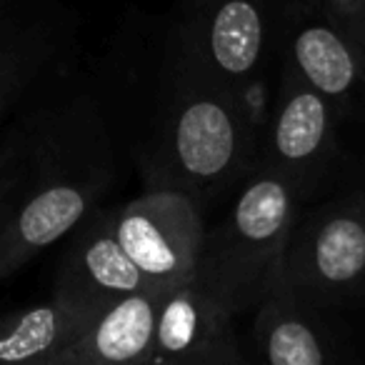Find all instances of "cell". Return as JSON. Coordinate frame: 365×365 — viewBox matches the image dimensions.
Here are the masks:
<instances>
[{
    "mask_svg": "<svg viewBox=\"0 0 365 365\" xmlns=\"http://www.w3.org/2000/svg\"><path fill=\"white\" fill-rule=\"evenodd\" d=\"M13 135L18 168L0 208V280L66 238L115 180L110 128L91 96L41 108Z\"/></svg>",
    "mask_w": 365,
    "mask_h": 365,
    "instance_id": "cell-1",
    "label": "cell"
},
{
    "mask_svg": "<svg viewBox=\"0 0 365 365\" xmlns=\"http://www.w3.org/2000/svg\"><path fill=\"white\" fill-rule=\"evenodd\" d=\"M168 71L145 185L185 193L203 208L258 168L263 120L255 101L195 73L173 53Z\"/></svg>",
    "mask_w": 365,
    "mask_h": 365,
    "instance_id": "cell-2",
    "label": "cell"
},
{
    "mask_svg": "<svg viewBox=\"0 0 365 365\" xmlns=\"http://www.w3.org/2000/svg\"><path fill=\"white\" fill-rule=\"evenodd\" d=\"M303 190L255 168L225 215L205 228L193 280L233 315L253 313L283 280V263Z\"/></svg>",
    "mask_w": 365,
    "mask_h": 365,
    "instance_id": "cell-3",
    "label": "cell"
},
{
    "mask_svg": "<svg viewBox=\"0 0 365 365\" xmlns=\"http://www.w3.org/2000/svg\"><path fill=\"white\" fill-rule=\"evenodd\" d=\"M273 33L270 0H193L173 31L170 53L200 76L255 101Z\"/></svg>",
    "mask_w": 365,
    "mask_h": 365,
    "instance_id": "cell-4",
    "label": "cell"
},
{
    "mask_svg": "<svg viewBox=\"0 0 365 365\" xmlns=\"http://www.w3.org/2000/svg\"><path fill=\"white\" fill-rule=\"evenodd\" d=\"M283 283L305 303L335 310L365 295V198L350 195L295 220Z\"/></svg>",
    "mask_w": 365,
    "mask_h": 365,
    "instance_id": "cell-5",
    "label": "cell"
},
{
    "mask_svg": "<svg viewBox=\"0 0 365 365\" xmlns=\"http://www.w3.org/2000/svg\"><path fill=\"white\" fill-rule=\"evenodd\" d=\"M203 208L170 188H145L115 208V233L148 288L170 293L190 283L205 238Z\"/></svg>",
    "mask_w": 365,
    "mask_h": 365,
    "instance_id": "cell-6",
    "label": "cell"
},
{
    "mask_svg": "<svg viewBox=\"0 0 365 365\" xmlns=\"http://www.w3.org/2000/svg\"><path fill=\"white\" fill-rule=\"evenodd\" d=\"M338 120L328 98L283 68L278 96L263 125L258 168L288 178L305 195L333 158Z\"/></svg>",
    "mask_w": 365,
    "mask_h": 365,
    "instance_id": "cell-7",
    "label": "cell"
},
{
    "mask_svg": "<svg viewBox=\"0 0 365 365\" xmlns=\"http://www.w3.org/2000/svg\"><path fill=\"white\" fill-rule=\"evenodd\" d=\"M235 315L195 280L160 298L145 365H243Z\"/></svg>",
    "mask_w": 365,
    "mask_h": 365,
    "instance_id": "cell-8",
    "label": "cell"
},
{
    "mask_svg": "<svg viewBox=\"0 0 365 365\" xmlns=\"http://www.w3.org/2000/svg\"><path fill=\"white\" fill-rule=\"evenodd\" d=\"M68 235L71 243L58 268L53 293L106 308L123 295L148 288L118 240L115 208L96 205Z\"/></svg>",
    "mask_w": 365,
    "mask_h": 365,
    "instance_id": "cell-9",
    "label": "cell"
},
{
    "mask_svg": "<svg viewBox=\"0 0 365 365\" xmlns=\"http://www.w3.org/2000/svg\"><path fill=\"white\" fill-rule=\"evenodd\" d=\"M253 345L270 365H325L343 360V343L315 308L280 285L253 310Z\"/></svg>",
    "mask_w": 365,
    "mask_h": 365,
    "instance_id": "cell-10",
    "label": "cell"
},
{
    "mask_svg": "<svg viewBox=\"0 0 365 365\" xmlns=\"http://www.w3.org/2000/svg\"><path fill=\"white\" fill-rule=\"evenodd\" d=\"M163 293L143 288L113 300L58 355L56 365H145Z\"/></svg>",
    "mask_w": 365,
    "mask_h": 365,
    "instance_id": "cell-11",
    "label": "cell"
},
{
    "mask_svg": "<svg viewBox=\"0 0 365 365\" xmlns=\"http://www.w3.org/2000/svg\"><path fill=\"white\" fill-rule=\"evenodd\" d=\"M285 68L328 98L338 115L365 81V48L333 23H300L288 41Z\"/></svg>",
    "mask_w": 365,
    "mask_h": 365,
    "instance_id": "cell-12",
    "label": "cell"
},
{
    "mask_svg": "<svg viewBox=\"0 0 365 365\" xmlns=\"http://www.w3.org/2000/svg\"><path fill=\"white\" fill-rule=\"evenodd\" d=\"M103 308L53 293L46 303L0 315V363L56 365Z\"/></svg>",
    "mask_w": 365,
    "mask_h": 365,
    "instance_id": "cell-13",
    "label": "cell"
},
{
    "mask_svg": "<svg viewBox=\"0 0 365 365\" xmlns=\"http://www.w3.org/2000/svg\"><path fill=\"white\" fill-rule=\"evenodd\" d=\"M56 53V28L28 0L0 8V123L38 83Z\"/></svg>",
    "mask_w": 365,
    "mask_h": 365,
    "instance_id": "cell-14",
    "label": "cell"
},
{
    "mask_svg": "<svg viewBox=\"0 0 365 365\" xmlns=\"http://www.w3.org/2000/svg\"><path fill=\"white\" fill-rule=\"evenodd\" d=\"M18 168V140L11 133L3 145H0V208H3V200H6V193L11 188V180L16 175Z\"/></svg>",
    "mask_w": 365,
    "mask_h": 365,
    "instance_id": "cell-15",
    "label": "cell"
},
{
    "mask_svg": "<svg viewBox=\"0 0 365 365\" xmlns=\"http://www.w3.org/2000/svg\"><path fill=\"white\" fill-rule=\"evenodd\" d=\"M325 8L345 23H358L365 13V0H323Z\"/></svg>",
    "mask_w": 365,
    "mask_h": 365,
    "instance_id": "cell-16",
    "label": "cell"
},
{
    "mask_svg": "<svg viewBox=\"0 0 365 365\" xmlns=\"http://www.w3.org/2000/svg\"><path fill=\"white\" fill-rule=\"evenodd\" d=\"M355 26H360V28H358V33H360V36H363V33H365V13H363V16H360V21L355 23Z\"/></svg>",
    "mask_w": 365,
    "mask_h": 365,
    "instance_id": "cell-17",
    "label": "cell"
},
{
    "mask_svg": "<svg viewBox=\"0 0 365 365\" xmlns=\"http://www.w3.org/2000/svg\"><path fill=\"white\" fill-rule=\"evenodd\" d=\"M13 3H18V0H0V8H8V6H13Z\"/></svg>",
    "mask_w": 365,
    "mask_h": 365,
    "instance_id": "cell-18",
    "label": "cell"
}]
</instances>
